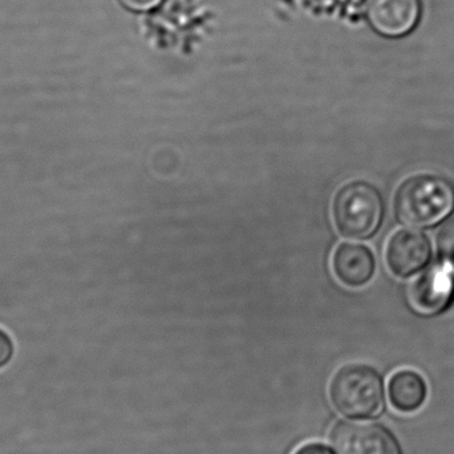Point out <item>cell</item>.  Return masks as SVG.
<instances>
[{"instance_id": "6da1fadb", "label": "cell", "mask_w": 454, "mask_h": 454, "mask_svg": "<svg viewBox=\"0 0 454 454\" xmlns=\"http://www.w3.org/2000/svg\"><path fill=\"white\" fill-rule=\"evenodd\" d=\"M453 210V185L439 176H413L399 186L395 196L397 220L411 227L437 225Z\"/></svg>"}, {"instance_id": "7a4b0ae2", "label": "cell", "mask_w": 454, "mask_h": 454, "mask_svg": "<svg viewBox=\"0 0 454 454\" xmlns=\"http://www.w3.org/2000/svg\"><path fill=\"white\" fill-rule=\"evenodd\" d=\"M384 215L386 205L383 196L368 181H349L340 186L333 196V225L347 239H370L380 230Z\"/></svg>"}, {"instance_id": "3957f363", "label": "cell", "mask_w": 454, "mask_h": 454, "mask_svg": "<svg viewBox=\"0 0 454 454\" xmlns=\"http://www.w3.org/2000/svg\"><path fill=\"white\" fill-rule=\"evenodd\" d=\"M330 396L336 410L347 418H375L384 407L383 380L368 365H344L331 381Z\"/></svg>"}, {"instance_id": "277c9868", "label": "cell", "mask_w": 454, "mask_h": 454, "mask_svg": "<svg viewBox=\"0 0 454 454\" xmlns=\"http://www.w3.org/2000/svg\"><path fill=\"white\" fill-rule=\"evenodd\" d=\"M331 442L336 454H402L396 439L373 423L341 421L333 429Z\"/></svg>"}, {"instance_id": "5b68a950", "label": "cell", "mask_w": 454, "mask_h": 454, "mask_svg": "<svg viewBox=\"0 0 454 454\" xmlns=\"http://www.w3.org/2000/svg\"><path fill=\"white\" fill-rule=\"evenodd\" d=\"M431 256L428 237L416 230H399L387 243V266L397 278H408L420 271L431 261Z\"/></svg>"}, {"instance_id": "8992f818", "label": "cell", "mask_w": 454, "mask_h": 454, "mask_svg": "<svg viewBox=\"0 0 454 454\" xmlns=\"http://www.w3.org/2000/svg\"><path fill=\"white\" fill-rule=\"evenodd\" d=\"M420 15L421 0H367L368 21L383 36L410 34Z\"/></svg>"}, {"instance_id": "52a82bcc", "label": "cell", "mask_w": 454, "mask_h": 454, "mask_svg": "<svg viewBox=\"0 0 454 454\" xmlns=\"http://www.w3.org/2000/svg\"><path fill=\"white\" fill-rule=\"evenodd\" d=\"M454 293V280L450 269L434 266L424 272L410 288V304L420 315H436L444 311Z\"/></svg>"}, {"instance_id": "ba28073f", "label": "cell", "mask_w": 454, "mask_h": 454, "mask_svg": "<svg viewBox=\"0 0 454 454\" xmlns=\"http://www.w3.org/2000/svg\"><path fill=\"white\" fill-rule=\"evenodd\" d=\"M331 266L341 285L348 288H362L375 277L376 259L367 246L343 242L333 251Z\"/></svg>"}, {"instance_id": "9c48e42d", "label": "cell", "mask_w": 454, "mask_h": 454, "mask_svg": "<svg viewBox=\"0 0 454 454\" xmlns=\"http://www.w3.org/2000/svg\"><path fill=\"white\" fill-rule=\"evenodd\" d=\"M389 400L402 412H415L426 402L424 379L413 371H400L389 381Z\"/></svg>"}, {"instance_id": "30bf717a", "label": "cell", "mask_w": 454, "mask_h": 454, "mask_svg": "<svg viewBox=\"0 0 454 454\" xmlns=\"http://www.w3.org/2000/svg\"><path fill=\"white\" fill-rule=\"evenodd\" d=\"M437 247L445 267L454 274V220L442 227L437 238Z\"/></svg>"}, {"instance_id": "8fae6325", "label": "cell", "mask_w": 454, "mask_h": 454, "mask_svg": "<svg viewBox=\"0 0 454 454\" xmlns=\"http://www.w3.org/2000/svg\"><path fill=\"white\" fill-rule=\"evenodd\" d=\"M15 356V344L12 338L0 328V371L4 370Z\"/></svg>"}, {"instance_id": "7c38bea8", "label": "cell", "mask_w": 454, "mask_h": 454, "mask_svg": "<svg viewBox=\"0 0 454 454\" xmlns=\"http://www.w3.org/2000/svg\"><path fill=\"white\" fill-rule=\"evenodd\" d=\"M119 2L133 12H149L156 10L164 0H119Z\"/></svg>"}, {"instance_id": "4fadbf2b", "label": "cell", "mask_w": 454, "mask_h": 454, "mask_svg": "<svg viewBox=\"0 0 454 454\" xmlns=\"http://www.w3.org/2000/svg\"><path fill=\"white\" fill-rule=\"evenodd\" d=\"M295 454H333V452L325 445L309 444L301 447Z\"/></svg>"}]
</instances>
